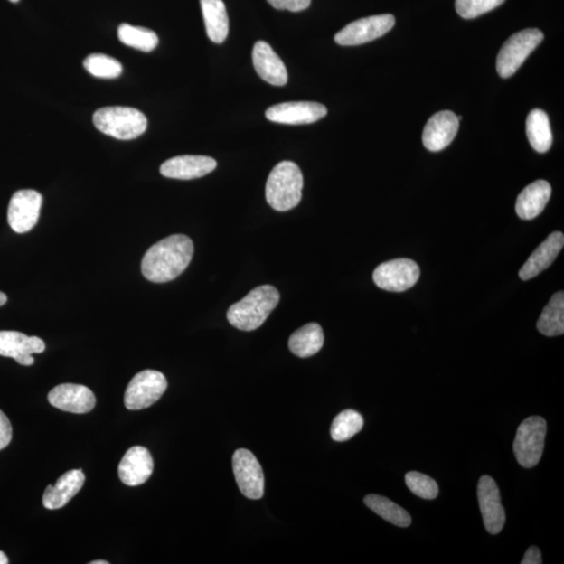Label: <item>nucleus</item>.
I'll use <instances>...</instances> for the list:
<instances>
[{"label":"nucleus","instance_id":"bb28decb","mask_svg":"<svg viewBox=\"0 0 564 564\" xmlns=\"http://www.w3.org/2000/svg\"><path fill=\"white\" fill-rule=\"evenodd\" d=\"M364 502L365 505L371 508L374 513L380 515L381 519L393 523V525L401 528H407L411 525L412 519L407 510L401 508L391 500L385 498V496L369 494Z\"/></svg>","mask_w":564,"mask_h":564},{"label":"nucleus","instance_id":"c756f323","mask_svg":"<svg viewBox=\"0 0 564 564\" xmlns=\"http://www.w3.org/2000/svg\"><path fill=\"white\" fill-rule=\"evenodd\" d=\"M83 64L90 75L99 79H117L123 73L122 63L104 53H92Z\"/></svg>","mask_w":564,"mask_h":564},{"label":"nucleus","instance_id":"1a4fd4ad","mask_svg":"<svg viewBox=\"0 0 564 564\" xmlns=\"http://www.w3.org/2000/svg\"><path fill=\"white\" fill-rule=\"evenodd\" d=\"M232 465L240 493L250 500L263 498L265 475L257 456L248 449H238L233 455Z\"/></svg>","mask_w":564,"mask_h":564},{"label":"nucleus","instance_id":"e433bc0d","mask_svg":"<svg viewBox=\"0 0 564 564\" xmlns=\"http://www.w3.org/2000/svg\"><path fill=\"white\" fill-rule=\"evenodd\" d=\"M6 301H8V297H6V295L3 292H0V306H3L6 304Z\"/></svg>","mask_w":564,"mask_h":564},{"label":"nucleus","instance_id":"9d476101","mask_svg":"<svg viewBox=\"0 0 564 564\" xmlns=\"http://www.w3.org/2000/svg\"><path fill=\"white\" fill-rule=\"evenodd\" d=\"M395 25L391 14L376 15L355 20L334 36L335 43L342 46L361 45L384 36Z\"/></svg>","mask_w":564,"mask_h":564},{"label":"nucleus","instance_id":"72a5a7b5","mask_svg":"<svg viewBox=\"0 0 564 564\" xmlns=\"http://www.w3.org/2000/svg\"><path fill=\"white\" fill-rule=\"evenodd\" d=\"M13 437L11 422L6 416L0 411V451L10 445Z\"/></svg>","mask_w":564,"mask_h":564},{"label":"nucleus","instance_id":"393cba45","mask_svg":"<svg viewBox=\"0 0 564 564\" xmlns=\"http://www.w3.org/2000/svg\"><path fill=\"white\" fill-rule=\"evenodd\" d=\"M526 132L530 145L539 153H546L553 144V134L550 129L548 114L540 109L529 113L526 122Z\"/></svg>","mask_w":564,"mask_h":564},{"label":"nucleus","instance_id":"423d86ee","mask_svg":"<svg viewBox=\"0 0 564 564\" xmlns=\"http://www.w3.org/2000/svg\"><path fill=\"white\" fill-rule=\"evenodd\" d=\"M546 434L547 422L540 416L523 420L517 428L513 451L522 467L532 468L539 465L545 449Z\"/></svg>","mask_w":564,"mask_h":564},{"label":"nucleus","instance_id":"20e7f679","mask_svg":"<svg viewBox=\"0 0 564 564\" xmlns=\"http://www.w3.org/2000/svg\"><path fill=\"white\" fill-rule=\"evenodd\" d=\"M93 124L106 136L132 140L146 131L147 119L143 112L130 107H105L93 114Z\"/></svg>","mask_w":564,"mask_h":564},{"label":"nucleus","instance_id":"2eb2a0df","mask_svg":"<svg viewBox=\"0 0 564 564\" xmlns=\"http://www.w3.org/2000/svg\"><path fill=\"white\" fill-rule=\"evenodd\" d=\"M44 351L45 343L38 337H29L19 332H0V355L14 359L20 365L32 366L35 362L32 354Z\"/></svg>","mask_w":564,"mask_h":564},{"label":"nucleus","instance_id":"a211bd4d","mask_svg":"<svg viewBox=\"0 0 564 564\" xmlns=\"http://www.w3.org/2000/svg\"><path fill=\"white\" fill-rule=\"evenodd\" d=\"M153 469L150 452L143 446H133L119 463V479L127 486H138L149 480Z\"/></svg>","mask_w":564,"mask_h":564},{"label":"nucleus","instance_id":"7c9ffc66","mask_svg":"<svg viewBox=\"0 0 564 564\" xmlns=\"http://www.w3.org/2000/svg\"><path fill=\"white\" fill-rule=\"evenodd\" d=\"M406 484L411 492L425 500H434L437 498L439 488L428 475L418 472H409L406 475Z\"/></svg>","mask_w":564,"mask_h":564},{"label":"nucleus","instance_id":"c85d7f7f","mask_svg":"<svg viewBox=\"0 0 564 564\" xmlns=\"http://www.w3.org/2000/svg\"><path fill=\"white\" fill-rule=\"evenodd\" d=\"M362 426H364V419L359 412L354 411V409H345L333 421L332 438L337 442L352 439L354 435L361 432Z\"/></svg>","mask_w":564,"mask_h":564},{"label":"nucleus","instance_id":"f257e3e1","mask_svg":"<svg viewBox=\"0 0 564 564\" xmlns=\"http://www.w3.org/2000/svg\"><path fill=\"white\" fill-rule=\"evenodd\" d=\"M193 240L184 234H174L161 240L146 251L141 263L144 277L156 284L177 278L191 264Z\"/></svg>","mask_w":564,"mask_h":564},{"label":"nucleus","instance_id":"412c9836","mask_svg":"<svg viewBox=\"0 0 564 564\" xmlns=\"http://www.w3.org/2000/svg\"><path fill=\"white\" fill-rule=\"evenodd\" d=\"M85 483V475L80 469H72L60 476L55 485H49L43 494L46 509L62 508L75 496Z\"/></svg>","mask_w":564,"mask_h":564},{"label":"nucleus","instance_id":"58836bf2","mask_svg":"<svg viewBox=\"0 0 564 564\" xmlns=\"http://www.w3.org/2000/svg\"><path fill=\"white\" fill-rule=\"evenodd\" d=\"M10 2H12V3H18L19 0H10Z\"/></svg>","mask_w":564,"mask_h":564},{"label":"nucleus","instance_id":"9b49d317","mask_svg":"<svg viewBox=\"0 0 564 564\" xmlns=\"http://www.w3.org/2000/svg\"><path fill=\"white\" fill-rule=\"evenodd\" d=\"M43 203L42 194L33 190L18 191L11 198L8 221L16 233H26L36 226Z\"/></svg>","mask_w":564,"mask_h":564},{"label":"nucleus","instance_id":"6e6552de","mask_svg":"<svg viewBox=\"0 0 564 564\" xmlns=\"http://www.w3.org/2000/svg\"><path fill=\"white\" fill-rule=\"evenodd\" d=\"M419 277L418 265L407 258L386 261L373 272L375 285L388 292H405L414 287Z\"/></svg>","mask_w":564,"mask_h":564},{"label":"nucleus","instance_id":"4be33fe9","mask_svg":"<svg viewBox=\"0 0 564 564\" xmlns=\"http://www.w3.org/2000/svg\"><path fill=\"white\" fill-rule=\"evenodd\" d=\"M550 194H552V187L545 180H537L523 188L516 200L517 216L522 220H532L540 216L545 210Z\"/></svg>","mask_w":564,"mask_h":564},{"label":"nucleus","instance_id":"473e14b6","mask_svg":"<svg viewBox=\"0 0 564 564\" xmlns=\"http://www.w3.org/2000/svg\"><path fill=\"white\" fill-rule=\"evenodd\" d=\"M277 10L300 12L311 5L312 0H267Z\"/></svg>","mask_w":564,"mask_h":564},{"label":"nucleus","instance_id":"4c0bfd02","mask_svg":"<svg viewBox=\"0 0 564 564\" xmlns=\"http://www.w3.org/2000/svg\"><path fill=\"white\" fill-rule=\"evenodd\" d=\"M108 561L106 560H97V561H92L90 562V564H108Z\"/></svg>","mask_w":564,"mask_h":564},{"label":"nucleus","instance_id":"ddd939ff","mask_svg":"<svg viewBox=\"0 0 564 564\" xmlns=\"http://www.w3.org/2000/svg\"><path fill=\"white\" fill-rule=\"evenodd\" d=\"M326 116V107L314 102L282 103L272 106L266 111L268 120L285 125L313 124Z\"/></svg>","mask_w":564,"mask_h":564},{"label":"nucleus","instance_id":"6ab92c4d","mask_svg":"<svg viewBox=\"0 0 564 564\" xmlns=\"http://www.w3.org/2000/svg\"><path fill=\"white\" fill-rule=\"evenodd\" d=\"M252 60L255 70L267 83L278 87L287 83V67L270 44L266 42L255 43Z\"/></svg>","mask_w":564,"mask_h":564},{"label":"nucleus","instance_id":"4468645a","mask_svg":"<svg viewBox=\"0 0 564 564\" xmlns=\"http://www.w3.org/2000/svg\"><path fill=\"white\" fill-rule=\"evenodd\" d=\"M459 123V117L452 111H440L434 114L423 130V146L431 152L445 150L452 144L458 133Z\"/></svg>","mask_w":564,"mask_h":564},{"label":"nucleus","instance_id":"0eeeda50","mask_svg":"<svg viewBox=\"0 0 564 564\" xmlns=\"http://www.w3.org/2000/svg\"><path fill=\"white\" fill-rule=\"evenodd\" d=\"M167 388L165 376L156 371H145L137 373L125 393V406L127 409H143L155 404L164 395Z\"/></svg>","mask_w":564,"mask_h":564},{"label":"nucleus","instance_id":"b1692460","mask_svg":"<svg viewBox=\"0 0 564 564\" xmlns=\"http://www.w3.org/2000/svg\"><path fill=\"white\" fill-rule=\"evenodd\" d=\"M324 344V329L317 324H308L299 328L288 340L291 352L302 359L310 358L318 353Z\"/></svg>","mask_w":564,"mask_h":564},{"label":"nucleus","instance_id":"f3484780","mask_svg":"<svg viewBox=\"0 0 564 564\" xmlns=\"http://www.w3.org/2000/svg\"><path fill=\"white\" fill-rule=\"evenodd\" d=\"M217 165V161L212 157L177 156L166 160L160 166V173L166 178L192 180L206 176L216 170Z\"/></svg>","mask_w":564,"mask_h":564},{"label":"nucleus","instance_id":"2f4dec72","mask_svg":"<svg viewBox=\"0 0 564 564\" xmlns=\"http://www.w3.org/2000/svg\"><path fill=\"white\" fill-rule=\"evenodd\" d=\"M505 0H456V10L465 19H474L493 11Z\"/></svg>","mask_w":564,"mask_h":564},{"label":"nucleus","instance_id":"f704fd0d","mask_svg":"<svg viewBox=\"0 0 564 564\" xmlns=\"http://www.w3.org/2000/svg\"><path fill=\"white\" fill-rule=\"evenodd\" d=\"M522 564H541L542 557L540 550L537 547H531L527 550L525 557L521 562Z\"/></svg>","mask_w":564,"mask_h":564},{"label":"nucleus","instance_id":"cd10ccee","mask_svg":"<svg viewBox=\"0 0 564 564\" xmlns=\"http://www.w3.org/2000/svg\"><path fill=\"white\" fill-rule=\"evenodd\" d=\"M120 42L133 49L150 52L156 49L159 39L157 33L152 30L123 24L118 28Z\"/></svg>","mask_w":564,"mask_h":564},{"label":"nucleus","instance_id":"39448f33","mask_svg":"<svg viewBox=\"0 0 564 564\" xmlns=\"http://www.w3.org/2000/svg\"><path fill=\"white\" fill-rule=\"evenodd\" d=\"M543 38V33L539 29H526L514 33L502 46L496 58V70L501 78L508 79L520 70Z\"/></svg>","mask_w":564,"mask_h":564},{"label":"nucleus","instance_id":"5701e85b","mask_svg":"<svg viewBox=\"0 0 564 564\" xmlns=\"http://www.w3.org/2000/svg\"><path fill=\"white\" fill-rule=\"evenodd\" d=\"M206 33L212 42L223 43L230 33V18L223 0H200Z\"/></svg>","mask_w":564,"mask_h":564},{"label":"nucleus","instance_id":"aec40b11","mask_svg":"<svg viewBox=\"0 0 564 564\" xmlns=\"http://www.w3.org/2000/svg\"><path fill=\"white\" fill-rule=\"evenodd\" d=\"M564 246V235L560 231L550 234L548 239L537 248L520 271L522 280L532 279L545 271L559 257Z\"/></svg>","mask_w":564,"mask_h":564},{"label":"nucleus","instance_id":"c9c22d12","mask_svg":"<svg viewBox=\"0 0 564 564\" xmlns=\"http://www.w3.org/2000/svg\"><path fill=\"white\" fill-rule=\"evenodd\" d=\"M9 563V559L8 557H6V555L2 552V550H0V564H8Z\"/></svg>","mask_w":564,"mask_h":564},{"label":"nucleus","instance_id":"dca6fc26","mask_svg":"<svg viewBox=\"0 0 564 564\" xmlns=\"http://www.w3.org/2000/svg\"><path fill=\"white\" fill-rule=\"evenodd\" d=\"M50 404L62 411L84 414L96 406V396L83 385L62 384L49 393Z\"/></svg>","mask_w":564,"mask_h":564},{"label":"nucleus","instance_id":"a878e982","mask_svg":"<svg viewBox=\"0 0 564 564\" xmlns=\"http://www.w3.org/2000/svg\"><path fill=\"white\" fill-rule=\"evenodd\" d=\"M537 329L547 337H556L564 334V293L559 292L550 298L543 310Z\"/></svg>","mask_w":564,"mask_h":564},{"label":"nucleus","instance_id":"f8f14e48","mask_svg":"<svg viewBox=\"0 0 564 564\" xmlns=\"http://www.w3.org/2000/svg\"><path fill=\"white\" fill-rule=\"evenodd\" d=\"M478 498L487 531L494 535L499 534L505 526L506 514L502 505L500 489L492 476H481Z\"/></svg>","mask_w":564,"mask_h":564},{"label":"nucleus","instance_id":"7ed1b4c3","mask_svg":"<svg viewBox=\"0 0 564 564\" xmlns=\"http://www.w3.org/2000/svg\"><path fill=\"white\" fill-rule=\"evenodd\" d=\"M302 188L304 176L299 166L292 161H282L268 178L266 199L275 211H291L300 203Z\"/></svg>","mask_w":564,"mask_h":564},{"label":"nucleus","instance_id":"f03ea898","mask_svg":"<svg viewBox=\"0 0 564 564\" xmlns=\"http://www.w3.org/2000/svg\"><path fill=\"white\" fill-rule=\"evenodd\" d=\"M279 300V292L273 286L255 287L245 298L230 306L227 319L240 331H255L265 324Z\"/></svg>","mask_w":564,"mask_h":564}]
</instances>
